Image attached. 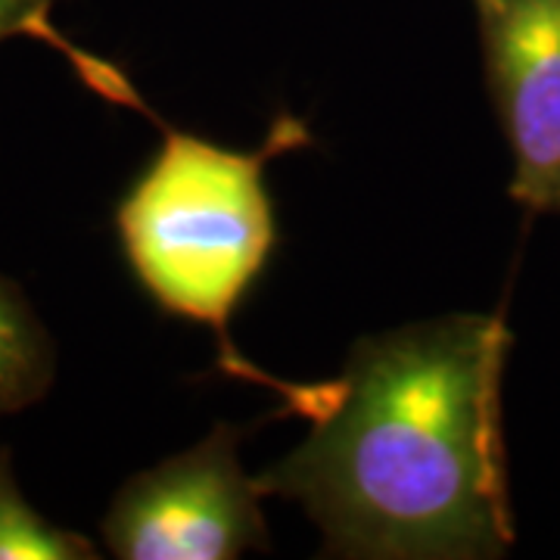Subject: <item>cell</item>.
Returning a JSON list of instances; mask_svg holds the SVG:
<instances>
[{"label":"cell","mask_w":560,"mask_h":560,"mask_svg":"<svg viewBox=\"0 0 560 560\" xmlns=\"http://www.w3.org/2000/svg\"><path fill=\"white\" fill-rule=\"evenodd\" d=\"M160 153L128 187L116 231L128 268L165 315L212 330L224 377L271 389L280 415L320 418L337 399V377L293 383L275 377L231 340L234 312L278 246L265 165L312 143L308 125L278 116L256 150H231L153 119Z\"/></svg>","instance_id":"cell-2"},{"label":"cell","mask_w":560,"mask_h":560,"mask_svg":"<svg viewBox=\"0 0 560 560\" xmlns=\"http://www.w3.org/2000/svg\"><path fill=\"white\" fill-rule=\"evenodd\" d=\"M57 3L60 0H0V44L10 38H22V35L44 40L50 50H57L62 60L75 69V75L94 94H101L103 101L138 109V113L153 119V109L143 103V97L135 91V84L128 81V75L121 72L119 66H113V62H106L97 54L72 44L54 25V7Z\"/></svg>","instance_id":"cell-6"},{"label":"cell","mask_w":560,"mask_h":560,"mask_svg":"<svg viewBox=\"0 0 560 560\" xmlns=\"http://www.w3.org/2000/svg\"><path fill=\"white\" fill-rule=\"evenodd\" d=\"M486 84L514 156L511 197L529 212L560 202V0H474Z\"/></svg>","instance_id":"cell-4"},{"label":"cell","mask_w":560,"mask_h":560,"mask_svg":"<svg viewBox=\"0 0 560 560\" xmlns=\"http://www.w3.org/2000/svg\"><path fill=\"white\" fill-rule=\"evenodd\" d=\"M511 330L501 315H445L361 337L337 399L308 420L261 495L296 501L324 555L486 560L514 548L501 427Z\"/></svg>","instance_id":"cell-1"},{"label":"cell","mask_w":560,"mask_h":560,"mask_svg":"<svg viewBox=\"0 0 560 560\" xmlns=\"http://www.w3.org/2000/svg\"><path fill=\"white\" fill-rule=\"evenodd\" d=\"M97 545L38 514L22 495L13 455L0 445V560H94Z\"/></svg>","instance_id":"cell-7"},{"label":"cell","mask_w":560,"mask_h":560,"mask_svg":"<svg viewBox=\"0 0 560 560\" xmlns=\"http://www.w3.org/2000/svg\"><path fill=\"white\" fill-rule=\"evenodd\" d=\"M57 377V342L16 280L0 275V418L38 405Z\"/></svg>","instance_id":"cell-5"},{"label":"cell","mask_w":560,"mask_h":560,"mask_svg":"<svg viewBox=\"0 0 560 560\" xmlns=\"http://www.w3.org/2000/svg\"><path fill=\"white\" fill-rule=\"evenodd\" d=\"M555 215H560V202H558V212H555Z\"/></svg>","instance_id":"cell-8"},{"label":"cell","mask_w":560,"mask_h":560,"mask_svg":"<svg viewBox=\"0 0 560 560\" xmlns=\"http://www.w3.org/2000/svg\"><path fill=\"white\" fill-rule=\"evenodd\" d=\"M241 427L215 423L187 452L121 482L101 523L121 560H234L271 551L261 489L237 460Z\"/></svg>","instance_id":"cell-3"}]
</instances>
